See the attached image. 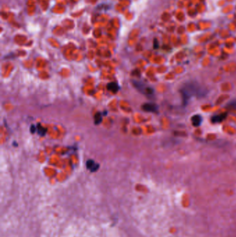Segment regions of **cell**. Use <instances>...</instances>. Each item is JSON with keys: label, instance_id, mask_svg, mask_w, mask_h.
I'll use <instances>...</instances> for the list:
<instances>
[{"label": "cell", "instance_id": "277c9868", "mask_svg": "<svg viewBox=\"0 0 236 237\" xmlns=\"http://www.w3.org/2000/svg\"><path fill=\"white\" fill-rule=\"evenodd\" d=\"M87 169H89L90 171L91 172H95L98 169L99 165L98 164H96L94 161L92 160V159H89L87 161Z\"/></svg>", "mask_w": 236, "mask_h": 237}, {"label": "cell", "instance_id": "9c48e42d", "mask_svg": "<svg viewBox=\"0 0 236 237\" xmlns=\"http://www.w3.org/2000/svg\"><path fill=\"white\" fill-rule=\"evenodd\" d=\"M36 130H37V129H36V128L35 127V125H32L31 127H30V131H31V132H33V133H34V132H35V131H36Z\"/></svg>", "mask_w": 236, "mask_h": 237}, {"label": "cell", "instance_id": "3957f363", "mask_svg": "<svg viewBox=\"0 0 236 237\" xmlns=\"http://www.w3.org/2000/svg\"><path fill=\"white\" fill-rule=\"evenodd\" d=\"M226 116H227V114H226V113H221V114H216V115L212 116L211 121L213 123H220V122L224 121L225 119H226Z\"/></svg>", "mask_w": 236, "mask_h": 237}, {"label": "cell", "instance_id": "7a4b0ae2", "mask_svg": "<svg viewBox=\"0 0 236 237\" xmlns=\"http://www.w3.org/2000/svg\"><path fill=\"white\" fill-rule=\"evenodd\" d=\"M142 109L145 110V112H157L158 106L154 103H145L142 106Z\"/></svg>", "mask_w": 236, "mask_h": 237}, {"label": "cell", "instance_id": "6da1fadb", "mask_svg": "<svg viewBox=\"0 0 236 237\" xmlns=\"http://www.w3.org/2000/svg\"><path fill=\"white\" fill-rule=\"evenodd\" d=\"M181 96H182L183 103L186 105L189 99L192 96H205L207 91L202 86L196 82L190 81L185 82L183 87L180 89Z\"/></svg>", "mask_w": 236, "mask_h": 237}, {"label": "cell", "instance_id": "52a82bcc", "mask_svg": "<svg viewBox=\"0 0 236 237\" xmlns=\"http://www.w3.org/2000/svg\"><path fill=\"white\" fill-rule=\"evenodd\" d=\"M37 130H38V133L39 134H41V135H44V134L46 133V129H44L43 127L41 126L40 125H37Z\"/></svg>", "mask_w": 236, "mask_h": 237}, {"label": "cell", "instance_id": "5b68a950", "mask_svg": "<svg viewBox=\"0 0 236 237\" xmlns=\"http://www.w3.org/2000/svg\"><path fill=\"white\" fill-rule=\"evenodd\" d=\"M191 121L194 126L198 127L201 125L202 122V117L199 114H195L191 117Z\"/></svg>", "mask_w": 236, "mask_h": 237}, {"label": "cell", "instance_id": "8992f818", "mask_svg": "<svg viewBox=\"0 0 236 237\" xmlns=\"http://www.w3.org/2000/svg\"><path fill=\"white\" fill-rule=\"evenodd\" d=\"M107 89H109V91H112V92L116 93L118 91V89H119V87H118V85H117L116 82H109V83L107 85Z\"/></svg>", "mask_w": 236, "mask_h": 237}, {"label": "cell", "instance_id": "ba28073f", "mask_svg": "<svg viewBox=\"0 0 236 237\" xmlns=\"http://www.w3.org/2000/svg\"><path fill=\"white\" fill-rule=\"evenodd\" d=\"M94 117H95V123H96V124H98V123L101 122L102 117H101V114H100V113H97V114H96V115H95Z\"/></svg>", "mask_w": 236, "mask_h": 237}]
</instances>
